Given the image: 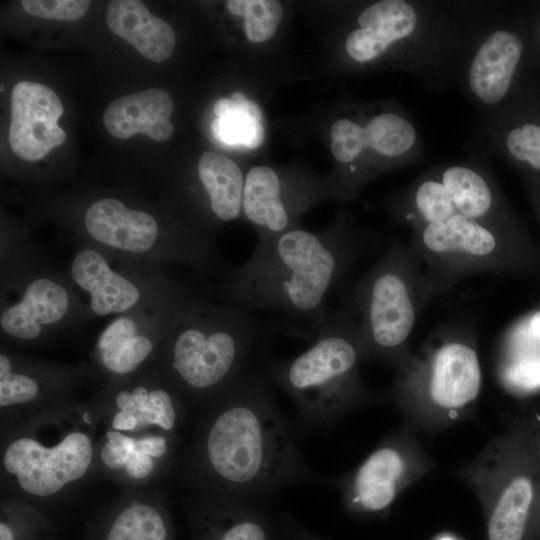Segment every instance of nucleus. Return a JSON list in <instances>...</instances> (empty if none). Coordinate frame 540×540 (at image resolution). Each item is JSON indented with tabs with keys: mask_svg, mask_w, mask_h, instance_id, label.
I'll list each match as a JSON object with an SVG mask.
<instances>
[{
	"mask_svg": "<svg viewBox=\"0 0 540 540\" xmlns=\"http://www.w3.org/2000/svg\"><path fill=\"white\" fill-rule=\"evenodd\" d=\"M340 308L352 321L364 361L397 368L411 354L410 336L433 297L409 245L393 240L357 280L339 289Z\"/></svg>",
	"mask_w": 540,
	"mask_h": 540,
	"instance_id": "5",
	"label": "nucleus"
},
{
	"mask_svg": "<svg viewBox=\"0 0 540 540\" xmlns=\"http://www.w3.org/2000/svg\"><path fill=\"white\" fill-rule=\"evenodd\" d=\"M409 227V246L433 299L475 274L540 275V249L526 229L503 228L462 215Z\"/></svg>",
	"mask_w": 540,
	"mask_h": 540,
	"instance_id": "10",
	"label": "nucleus"
},
{
	"mask_svg": "<svg viewBox=\"0 0 540 540\" xmlns=\"http://www.w3.org/2000/svg\"><path fill=\"white\" fill-rule=\"evenodd\" d=\"M106 24L114 34L152 62H164L175 49L176 36L173 28L165 20L151 14L141 1H110L106 11Z\"/></svg>",
	"mask_w": 540,
	"mask_h": 540,
	"instance_id": "26",
	"label": "nucleus"
},
{
	"mask_svg": "<svg viewBox=\"0 0 540 540\" xmlns=\"http://www.w3.org/2000/svg\"><path fill=\"white\" fill-rule=\"evenodd\" d=\"M526 15L534 53L537 61H540V1L530 4Z\"/></svg>",
	"mask_w": 540,
	"mask_h": 540,
	"instance_id": "36",
	"label": "nucleus"
},
{
	"mask_svg": "<svg viewBox=\"0 0 540 540\" xmlns=\"http://www.w3.org/2000/svg\"><path fill=\"white\" fill-rule=\"evenodd\" d=\"M381 241L345 220L322 232L297 227L258 239L250 257L225 273L218 294L250 312L278 313L280 331L312 342L330 321V295Z\"/></svg>",
	"mask_w": 540,
	"mask_h": 540,
	"instance_id": "2",
	"label": "nucleus"
},
{
	"mask_svg": "<svg viewBox=\"0 0 540 540\" xmlns=\"http://www.w3.org/2000/svg\"><path fill=\"white\" fill-rule=\"evenodd\" d=\"M85 540H175V528L160 492L128 488L89 521Z\"/></svg>",
	"mask_w": 540,
	"mask_h": 540,
	"instance_id": "22",
	"label": "nucleus"
},
{
	"mask_svg": "<svg viewBox=\"0 0 540 540\" xmlns=\"http://www.w3.org/2000/svg\"><path fill=\"white\" fill-rule=\"evenodd\" d=\"M1 345L34 348L90 320L67 271L54 267L29 240L2 235Z\"/></svg>",
	"mask_w": 540,
	"mask_h": 540,
	"instance_id": "7",
	"label": "nucleus"
},
{
	"mask_svg": "<svg viewBox=\"0 0 540 540\" xmlns=\"http://www.w3.org/2000/svg\"><path fill=\"white\" fill-rule=\"evenodd\" d=\"M23 9L30 15L55 20L72 21L81 18L88 10L86 0H22Z\"/></svg>",
	"mask_w": 540,
	"mask_h": 540,
	"instance_id": "34",
	"label": "nucleus"
},
{
	"mask_svg": "<svg viewBox=\"0 0 540 540\" xmlns=\"http://www.w3.org/2000/svg\"><path fill=\"white\" fill-rule=\"evenodd\" d=\"M430 1L381 0L357 17L345 39L355 63L391 60L398 68L437 78L454 68L465 51L467 32L459 18Z\"/></svg>",
	"mask_w": 540,
	"mask_h": 540,
	"instance_id": "6",
	"label": "nucleus"
},
{
	"mask_svg": "<svg viewBox=\"0 0 540 540\" xmlns=\"http://www.w3.org/2000/svg\"><path fill=\"white\" fill-rule=\"evenodd\" d=\"M430 461L408 430L385 438L355 469L336 480L344 507L377 515L430 469Z\"/></svg>",
	"mask_w": 540,
	"mask_h": 540,
	"instance_id": "16",
	"label": "nucleus"
},
{
	"mask_svg": "<svg viewBox=\"0 0 540 540\" xmlns=\"http://www.w3.org/2000/svg\"><path fill=\"white\" fill-rule=\"evenodd\" d=\"M63 105L48 86L31 81L17 83L11 93L9 145L26 161L42 159L66 139L58 120Z\"/></svg>",
	"mask_w": 540,
	"mask_h": 540,
	"instance_id": "21",
	"label": "nucleus"
},
{
	"mask_svg": "<svg viewBox=\"0 0 540 540\" xmlns=\"http://www.w3.org/2000/svg\"><path fill=\"white\" fill-rule=\"evenodd\" d=\"M165 267L117 256L80 242L74 245L66 271L93 320L150 305L187 285Z\"/></svg>",
	"mask_w": 540,
	"mask_h": 540,
	"instance_id": "12",
	"label": "nucleus"
},
{
	"mask_svg": "<svg viewBox=\"0 0 540 540\" xmlns=\"http://www.w3.org/2000/svg\"><path fill=\"white\" fill-rule=\"evenodd\" d=\"M4 89H5V88H4V86H3V85H1V92H2V91H3Z\"/></svg>",
	"mask_w": 540,
	"mask_h": 540,
	"instance_id": "39",
	"label": "nucleus"
},
{
	"mask_svg": "<svg viewBox=\"0 0 540 540\" xmlns=\"http://www.w3.org/2000/svg\"><path fill=\"white\" fill-rule=\"evenodd\" d=\"M457 215L508 229H526L487 171L473 163L433 168Z\"/></svg>",
	"mask_w": 540,
	"mask_h": 540,
	"instance_id": "23",
	"label": "nucleus"
},
{
	"mask_svg": "<svg viewBox=\"0 0 540 540\" xmlns=\"http://www.w3.org/2000/svg\"><path fill=\"white\" fill-rule=\"evenodd\" d=\"M367 152L386 165L416 163L422 155V143L414 122L395 109L372 115L364 124Z\"/></svg>",
	"mask_w": 540,
	"mask_h": 540,
	"instance_id": "27",
	"label": "nucleus"
},
{
	"mask_svg": "<svg viewBox=\"0 0 540 540\" xmlns=\"http://www.w3.org/2000/svg\"><path fill=\"white\" fill-rule=\"evenodd\" d=\"M197 176L205 190L213 222L225 223L241 214L244 176L232 159L204 152L197 163Z\"/></svg>",
	"mask_w": 540,
	"mask_h": 540,
	"instance_id": "28",
	"label": "nucleus"
},
{
	"mask_svg": "<svg viewBox=\"0 0 540 540\" xmlns=\"http://www.w3.org/2000/svg\"><path fill=\"white\" fill-rule=\"evenodd\" d=\"M100 411L87 401L42 414L1 432L7 496L46 511L96 471Z\"/></svg>",
	"mask_w": 540,
	"mask_h": 540,
	"instance_id": "4",
	"label": "nucleus"
},
{
	"mask_svg": "<svg viewBox=\"0 0 540 540\" xmlns=\"http://www.w3.org/2000/svg\"><path fill=\"white\" fill-rule=\"evenodd\" d=\"M460 473L489 508L488 540H523L539 505L540 462L522 419Z\"/></svg>",
	"mask_w": 540,
	"mask_h": 540,
	"instance_id": "11",
	"label": "nucleus"
},
{
	"mask_svg": "<svg viewBox=\"0 0 540 540\" xmlns=\"http://www.w3.org/2000/svg\"><path fill=\"white\" fill-rule=\"evenodd\" d=\"M495 372L500 386L512 396L540 393V306L505 329L497 346Z\"/></svg>",
	"mask_w": 540,
	"mask_h": 540,
	"instance_id": "24",
	"label": "nucleus"
},
{
	"mask_svg": "<svg viewBox=\"0 0 540 540\" xmlns=\"http://www.w3.org/2000/svg\"><path fill=\"white\" fill-rule=\"evenodd\" d=\"M494 152L521 173L540 176V83L531 76L484 130Z\"/></svg>",
	"mask_w": 540,
	"mask_h": 540,
	"instance_id": "20",
	"label": "nucleus"
},
{
	"mask_svg": "<svg viewBox=\"0 0 540 540\" xmlns=\"http://www.w3.org/2000/svg\"><path fill=\"white\" fill-rule=\"evenodd\" d=\"M95 397L103 428L180 436L186 424L189 409L152 365L103 385Z\"/></svg>",
	"mask_w": 540,
	"mask_h": 540,
	"instance_id": "17",
	"label": "nucleus"
},
{
	"mask_svg": "<svg viewBox=\"0 0 540 540\" xmlns=\"http://www.w3.org/2000/svg\"><path fill=\"white\" fill-rule=\"evenodd\" d=\"M441 540H452V539L449 538V537H444V538H442Z\"/></svg>",
	"mask_w": 540,
	"mask_h": 540,
	"instance_id": "38",
	"label": "nucleus"
},
{
	"mask_svg": "<svg viewBox=\"0 0 540 540\" xmlns=\"http://www.w3.org/2000/svg\"><path fill=\"white\" fill-rule=\"evenodd\" d=\"M529 433L534 452L540 462V412L522 419Z\"/></svg>",
	"mask_w": 540,
	"mask_h": 540,
	"instance_id": "37",
	"label": "nucleus"
},
{
	"mask_svg": "<svg viewBox=\"0 0 540 540\" xmlns=\"http://www.w3.org/2000/svg\"><path fill=\"white\" fill-rule=\"evenodd\" d=\"M56 525L49 512L24 501H1L0 540H55Z\"/></svg>",
	"mask_w": 540,
	"mask_h": 540,
	"instance_id": "31",
	"label": "nucleus"
},
{
	"mask_svg": "<svg viewBox=\"0 0 540 540\" xmlns=\"http://www.w3.org/2000/svg\"><path fill=\"white\" fill-rule=\"evenodd\" d=\"M530 205L540 229V176L522 173Z\"/></svg>",
	"mask_w": 540,
	"mask_h": 540,
	"instance_id": "35",
	"label": "nucleus"
},
{
	"mask_svg": "<svg viewBox=\"0 0 540 540\" xmlns=\"http://www.w3.org/2000/svg\"><path fill=\"white\" fill-rule=\"evenodd\" d=\"M230 13L244 18V29L251 42L269 40L282 19L283 8L276 0H229Z\"/></svg>",
	"mask_w": 540,
	"mask_h": 540,
	"instance_id": "32",
	"label": "nucleus"
},
{
	"mask_svg": "<svg viewBox=\"0 0 540 540\" xmlns=\"http://www.w3.org/2000/svg\"><path fill=\"white\" fill-rule=\"evenodd\" d=\"M540 508V499H539V505H538V509Z\"/></svg>",
	"mask_w": 540,
	"mask_h": 540,
	"instance_id": "40",
	"label": "nucleus"
},
{
	"mask_svg": "<svg viewBox=\"0 0 540 540\" xmlns=\"http://www.w3.org/2000/svg\"><path fill=\"white\" fill-rule=\"evenodd\" d=\"M471 44L463 59V86L478 106L492 114L534 75L538 61L526 11L488 27Z\"/></svg>",
	"mask_w": 540,
	"mask_h": 540,
	"instance_id": "13",
	"label": "nucleus"
},
{
	"mask_svg": "<svg viewBox=\"0 0 540 540\" xmlns=\"http://www.w3.org/2000/svg\"><path fill=\"white\" fill-rule=\"evenodd\" d=\"M201 297L190 286L162 300L115 316L100 332L91 353L95 377L103 385L150 366L181 311Z\"/></svg>",
	"mask_w": 540,
	"mask_h": 540,
	"instance_id": "15",
	"label": "nucleus"
},
{
	"mask_svg": "<svg viewBox=\"0 0 540 540\" xmlns=\"http://www.w3.org/2000/svg\"><path fill=\"white\" fill-rule=\"evenodd\" d=\"M171 96L161 89H147L113 100L106 108L103 123L117 139L143 133L155 141H165L173 133Z\"/></svg>",
	"mask_w": 540,
	"mask_h": 540,
	"instance_id": "25",
	"label": "nucleus"
},
{
	"mask_svg": "<svg viewBox=\"0 0 540 540\" xmlns=\"http://www.w3.org/2000/svg\"><path fill=\"white\" fill-rule=\"evenodd\" d=\"M481 386L475 336L469 325L453 321L437 327L396 368L389 396L411 420L438 429L469 412Z\"/></svg>",
	"mask_w": 540,
	"mask_h": 540,
	"instance_id": "8",
	"label": "nucleus"
},
{
	"mask_svg": "<svg viewBox=\"0 0 540 540\" xmlns=\"http://www.w3.org/2000/svg\"><path fill=\"white\" fill-rule=\"evenodd\" d=\"M269 383L252 369L201 411L183 455L190 489L265 503L281 488L313 479Z\"/></svg>",
	"mask_w": 540,
	"mask_h": 540,
	"instance_id": "1",
	"label": "nucleus"
},
{
	"mask_svg": "<svg viewBox=\"0 0 540 540\" xmlns=\"http://www.w3.org/2000/svg\"><path fill=\"white\" fill-rule=\"evenodd\" d=\"M92 377L90 365L36 358L1 345V432L82 402L79 392Z\"/></svg>",
	"mask_w": 540,
	"mask_h": 540,
	"instance_id": "14",
	"label": "nucleus"
},
{
	"mask_svg": "<svg viewBox=\"0 0 540 540\" xmlns=\"http://www.w3.org/2000/svg\"><path fill=\"white\" fill-rule=\"evenodd\" d=\"M275 329L250 311L199 297L178 315L151 365L188 409L203 411L252 370L255 350Z\"/></svg>",
	"mask_w": 540,
	"mask_h": 540,
	"instance_id": "3",
	"label": "nucleus"
},
{
	"mask_svg": "<svg viewBox=\"0 0 540 540\" xmlns=\"http://www.w3.org/2000/svg\"><path fill=\"white\" fill-rule=\"evenodd\" d=\"M190 490L184 505L190 540H287L283 519L264 502Z\"/></svg>",
	"mask_w": 540,
	"mask_h": 540,
	"instance_id": "18",
	"label": "nucleus"
},
{
	"mask_svg": "<svg viewBox=\"0 0 540 540\" xmlns=\"http://www.w3.org/2000/svg\"><path fill=\"white\" fill-rule=\"evenodd\" d=\"M285 186L277 172L259 166L251 185L249 222L258 231V239H267L295 229L294 212Z\"/></svg>",
	"mask_w": 540,
	"mask_h": 540,
	"instance_id": "29",
	"label": "nucleus"
},
{
	"mask_svg": "<svg viewBox=\"0 0 540 540\" xmlns=\"http://www.w3.org/2000/svg\"><path fill=\"white\" fill-rule=\"evenodd\" d=\"M331 152L341 164L347 165L349 172H358V160L367 152V138L364 125L340 118L331 126Z\"/></svg>",
	"mask_w": 540,
	"mask_h": 540,
	"instance_id": "33",
	"label": "nucleus"
},
{
	"mask_svg": "<svg viewBox=\"0 0 540 540\" xmlns=\"http://www.w3.org/2000/svg\"><path fill=\"white\" fill-rule=\"evenodd\" d=\"M103 431L97 441L96 471L129 488H147L178 460L180 436L159 431Z\"/></svg>",
	"mask_w": 540,
	"mask_h": 540,
	"instance_id": "19",
	"label": "nucleus"
},
{
	"mask_svg": "<svg viewBox=\"0 0 540 540\" xmlns=\"http://www.w3.org/2000/svg\"><path fill=\"white\" fill-rule=\"evenodd\" d=\"M213 111L216 118L211 124V131L220 142L249 149L262 143L264 129L260 107L243 93L235 92L230 98L218 99Z\"/></svg>",
	"mask_w": 540,
	"mask_h": 540,
	"instance_id": "30",
	"label": "nucleus"
},
{
	"mask_svg": "<svg viewBox=\"0 0 540 540\" xmlns=\"http://www.w3.org/2000/svg\"><path fill=\"white\" fill-rule=\"evenodd\" d=\"M364 361L350 318L340 308L299 355L266 364V378L286 392L307 426L325 427L353 408L376 399L365 385Z\"/></svg>",
	"mask_w": 540,
	"mask_h": 540,
	"instance_id": "9",
	"label": "nucleus"
}]
</instances>
